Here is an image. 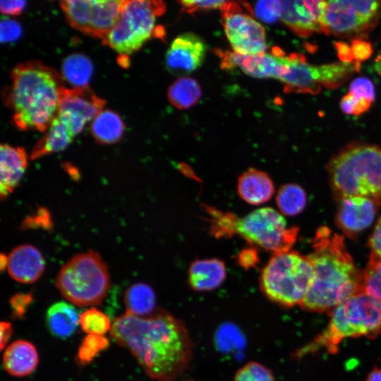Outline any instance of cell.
Masks as SVG:
<instances>
[{
  "instance_id": "cell-20",
  "label": "cell",
  "mask_w": 381,
  "mask_h": 381,
  "mask_svg": "<svg viewBox=\"0 0 381 381\" xmlns=\"http://www.w3.org/2000/svg\"><path fill=\"white\" fill-rule=\"evenodd\" d=\"M28 156L23 147L8 144L0 146V194L3 200L20 181L27 167Z\"/></svg>"
},
{
  "instance_id": "cell-47",
  "label": "cell",
  "mask_w": 381,
  "mask_h": 381,
  "mask_svg": "<svg viewBox=\"0 0 381 381\" xmlns=\"http://www.w3.org/2000/svg\"><path fill=\"white\" fill-rule=\"evenodd\" d=\"M365 381H381V368H375L368 375Z\"/></svg>"
},
{
  "instance_id": "cell-24",
  "label": "cell",
  "mask_w": 381,
  "mask_h": 381,
  "mask_svg": "<svg viewBox=\"0 0 381 381\" xmlns=\"http://www.w3.org/2000/svg\"><path fill=\"white\" fill-rule=\"evenodd\" d=\"M75 135L71 126L56 114L46 130L45 135L35 144L30 157L37 159L60 152L71 143Z\"/></svg>"
},
{
  "instance_id": "cell-14",
  "label": "cell",
  "mask_w": 381,
  "mask_h": 381,
  "mask_svg": "<svg viewBox=\"0 0 381 381\" xmlns=\"http://www.w3.org/2000/svg\"><path fill=\"white\" fill-rule=\"evenodd\" d=\"M105 101L89 87H64L61 92L57 115L71 126L75 135L85 124L103 110Z\"/></svg>"
},
{
  "instance_id": "cell-30",
  "label": "cell",
  "mask_w": 381,
  "mask_h": 381,
  "mask_svg": "<svg viewBox=\"0 0 381 381\" xmlns=\"http://www.w3.org/2000/svg\"><path fill=\"white\" fill-rule=\"evenodd\" d=\"M305 190L298 184L287 183L282 186L276 196L277 205L280 212L288 216L301 213L306 205Z\"/></svg>"
},
{
  "instance_id": "cell-36",
  "label": "cell",
  "mask_w": 381,
  "mask_h": 381,
  "mask_svg": "<svg viewBox=\"0 0 381 381\" xmlns=\"http://www.w3.org/2000/svg\"><path fill=\"white\" fill-rule=\"evenodd\" d=\"M372 104V102L365 98L348 92L341 99L339 107L344 114L357 116L366 112Z\"/></svg>"
},
{
  "instance_id": "cell-7",
  "label": "cell",
  "mask_w": 381,
  "mask_h": 381,
  "mask_svg": "<svg viewBox=\"0 0 381 381\" xmlns=\"http://www.w3.org/2000/svg\"><path fill=\"white\" fill-rule=\"evenodd\" d=\"M314 279L308 256L289 250L273 253L259 278L262 293L272 302L285 308L302 303Z\"/></svg>"
},
{
  "instance_id": "cell-37",
  "label": "cell",
  "mask_w": 381,
  "mask_h": 381,
  "mask_svg": "<svg viewBox=\"0 0 381 381\" xmlns=\"http://www.w3.org/2000/svg\"><path fill=\"white\" fill-rule=\"evenodd\" d=\"M349 92L363 97L373 102L375 99V87L373 82L365 77H358L351 81Z\"/></svg>"
},
{
  "instance_id": "cell-6",
  "label": "cell",
  "mask_w": 381,
  "mask_h": 381,
  "mask_svg": "<svg viewBox=\"0 0 381 381\" xmlns=\"http://www.w3.org/2000/svg\"><path fill=\"white\" fill-rule=\"evenodd\" d=\"M380 332L381 309L368 295L362 292L333 309L327 327L296 355L301 357L320 350L334 354L345 339L360 337L373 339Z\"/></svg>"
},
{
  "instance_id": "cell-10",
  "label": "cell",
  "mask_w": 381,
  "mask_h": 381,
  "mask_svg": "<svg viewBox=\"0 0 381 381\" xmlns=\"http://www.w3.org/2000/svg\"><path fill=\"white\" fill-rule=\"evenodd\" d=\"M360 68L361 64L356 62L313 65L303 55L292 53L283 56L279 80L288 92L315 95L320 92L322 87H339Z\"/></svg>"
},
{
  "instance_id": "cell-43",
  "label": "cell",
  "mask_w": 381,
  "mask_h": 381,
  "mask_svg": "<svg viewBox=\"0 0 381 381\" xmlns=\"http://www.w3.org/2000/svg\"><path fill=\"white\" fill-rule=\"evenodd\" d=\"M238 260L243 267L249 269L258 262V253L254 248L243 249L238 254Z\"/></svg>"
},
{
  "instance_id": "cell-38",
  "label": "cell",
  "mask_w": 381,
  "mask_h": 381,
  "mask_svg": "<svg viewBox=\"0 0 381 381\" xmlns=\"http://www.w3.org/2000/svg\"><path fill=\"white\" fill-rule=\"evenodd\" d=\"M350 49L353 61L359 64L368 59L373 53L372 45L363 38L353 39Z\"/></svg>"
},
{
  "instance_id": "cell-11",
  "label": "cell",
  "mask_w": 381,
  "mask_h": 381,
  "mask_svg": "<svg viewBox=\"0 0 381 381\" xmlns=\"http://www.w3.org/2000/svg\"><path fill=\"white\" fill-rule=\"evenodd\" d=\"M381 17V1H326L323 18L325 34L363 38Z\"/></svg>"
},
{
  "instance_id": "cell-48",
  "label": "cell",
  "mask_w": 381,
  "mask_h": 381,
  "mask_svg": "<svg viewBox=\"0 0 381 381\" xmlns=\"http://www.w3.org/2000/svg\"><path fill=\"white\" fill-rule=\"evenodd\" d=\"M374 68L375 71L381 76V53L375 59Z\"/></svg>"
},
{
  "instance_id": "cell-27",
  "label": "cell",
  "mask_w": 381,
  "mask_h": 381,
  "mask_svg": "<svg viewBox=\"0 0 381 381\" xmlns=\"http://www.w3.org/2000/svg\"><path fill=\"white\" fill-rule=\"evenodd\" d=\"M155 294L153 289L142 282L129 286L124 294V303L128 313L144 316L153 312L155 308Z\"/></svg>"
},
{
  "instance_id": "cell-31",
  "label": "cell",
  "mask_w": 381,
  "mask_h": 381,
  "mask_svg": "<svg viewBox=\"0 0 381 381\" xmlns=\"http://www.w3.org/2000/svg\"><path fill=\"white\" fill-rule=\"evenodd\" d=\"M364 292L381 309V258L371 253L363 271Z\"/></svg>"
},
{
  "instance_id": "cell-41",
  "label": "cell",
  "mask_w": 381,
  "mask_h": 381,
  "mask_svg": "<svg viewBox=\"0 0 381 381\" xmlns=\"http://www.w3.org/2000/svg\"><path fill=\"white\" fill-rule=\"evenodd\" d=\"M31 301L32 296L30 294H17L14 295L10 300L13 315L15 318L22 317Z\"/></svg>"
},
{
  "instance_id": "cell-12",
  "label": "cell",
  "mask_w": 381,
  "mask_h": 381,
  "mask_svg": "<svg viewBox=\"0 0 381 381\" xmlns=\"http://www.w3.org/2000/svg\"><path fill=\"white\" fill-rule=\"evenodd\" d=\"M121 0H66L60 6L74 28L103 40L121 13Z\"/></svg>"
},
{
  "instance_id": "cell-9",
  "label": "cell",
  "mask_w": 381,
  "mask_h": 381,
  "mask_svg": "<svg viewBox=\"0 0 381 381\" xmlns=\"http://www.w3.org/2000/svg\"><path fill=\"white\" fill-rule=\"evenodd\" d=\"M165 10L160 1L125 0L116 23L102 40L121 55L138 51L155 34L157 18Z\"/></svg>"
},
{
  "instance_id": "cell-40",
  "label": "cell",
  "mask_w": 381,
  "mask_h": 381,
  "mask_svg": "<svg viewBox=\"0 0 381 381\" xmlns=\"http://www.w3.org/2000/svg\"><path fill=\"white\" fill-rule=\"evenodd\" d=\"M227 1H181L180 4L187 12L198 10H210L220 8L222 11L228 5Z\"/></svg>"
},
{
  "instance_id": "cell-45",
  "label": "cell",
  "mask_w": 381,
  "mask_h": 381,
  "mask_svg": "<svg viewBox=\"0 0 381 381\" xmlns=\"http://www.w3.org/2000/svg\"><path fill=\"white\" fill-rule=\"evenodd\" d=\"M335 47L338 53L339 58L341 62L352 63L353 61L350 49V44L345 42H338L335 43Z\"/></svg>"
},
{
  "instance_id": "cell-4",
  "label": "cell",
  "mask_w": 381,
  "mask_h": 381,
  "mask_svg": "<svg viewBox=\"0 0 381 381\" xmlns=\"http://www.w3.org/2000/svg\"><path fill=\"white\" fill-rule=\"evenodd\" d=\"M327 170L337 200L352 196L381 200V146L349 143L333 155Z\"/></svg>"
},
{
  "instance_id": "cell-13",
  "label": "cell",
  "mask_w": 381,
  "mask_h": 381,
  "mask_svg": "<svg viewBox=\"0 0 381 381\" xmlns=\"http://www.w3.org/2000/svg\"><path fill=\"white\" fill-rule=\"evenodd\" d=\"M229 1L222 11L225 34L234 52L241 55L265 53L267 49L265 28Z\"/></svg>"
},
{
  "instance_id": "cell-34",
  "label": "cell",
  "mask_w": 381,
  "mask_h": 381,
  "mask_svg": "<svg viewBox=\"0 0 381 381\" xmlns=\"http://www.w3.org/2000/svg\"><path fill=\"white\" fill-rule=\"evenodd\" d=\"M234 381H274V377L272 370L264 365L250 361L236 371Z\"/></svg>"
},
{
  "instance_id": "cell-5",
  "label": "cell",
  "mask_w": 381,
  "mask_h": 381,
  "mask_svg": "<svg viewBox=\"0 0 381 381\" xmlns=\"http://www.w3.org/2000/svg\"><path fill=\"white\" fill-rule=\"evenodd\" d=\"M211 231L216 237L238 234L253 246L273 253L290 250L298 227H288L284 217L272 207L257 209L243 217L208 207Z\"/></svg>"
},
{
  "instance_id": "cell-2",
  "label": "cell",
  "mask_w": 381,
  "mask_h": 381,
  "mask_svg": "<svg viewBox=\"0 0 381 381\" xmlns=\"http://www.w3.org/2000/svg\"><path fill=\"white\" fill-rule=\"evenodd\" d=\"M312 252L307 255L314 279L300 304L306 311L331 312L349 298L364 292L363 272L355 265L344 238L326 226L316 231Z\"/></svg>"
},
{
  "instance_id": "cell-16",
  "label": "cell",
  "mask_w": 381,
  "mask_h": 381,
  "mask_svg": "<svg viewBox=\"0 0 381 381\" xmlns=\"http://www.w3.org/2000/svg\"><path fill=\"white\" fill-rule=\"evenodd\" d=\"M337 202L335 223L349 238H356L371 225L381 204L380 200L359 196L344 198Z\"/></svg>"
},
{
  "instance_id": "cell-19",
  "label": "cell",
  "mask_w": 381,
  "mask_h": 381,
  "mask_svg": "<svg viewBox=\"0 0 381 381\" xmlns=\"http://www.w3.org/2000/svg\"><path fill=\"white\" fill-rule=\"evenodd\" d=\"M7 270L16 281L30 284L36 282L44 272L45 262L40 251L30 244L20 245L7 257Z\"/></svg>"
},
{
  "instance_id": "cell-33",
  "label": "cell",
  "mask_w": 381,
  "mask_h": 381,
  "mask_svg": "<svg viewBox=\"0 0 381 381\" xmlns=\"http://www.w3.org/2000/svg\"><path fill=\"white\" fill-rule=\"evenodd\" d=\"M109 345V339L103 335L87 334L82 341L77 355L76 362L80 365L90 363L100 352Z\"/></svg>"
},
{
  "instance_id": "cell-25",
  "label": "cell",
  "mask_w": 381,
  "mask_h": 381,
  "mask_svg": "<svg viewBox=\"0 0 381 381\" xmlns=\"http://www.w3.org/2000/svg\"><path fill=\"white\" fill-rule=\"evenodd\" d=\"M79 318L80 315L72 305L61 301L49 308L46 322L52 334L64 339L75 332L79 325Z\"/></svg>"
},
{
  "instance_id": "cell-49",
  "label": "cell",
  "mask_w": 381,
  "mask_h": 381,
  "mask_svg": "<svg viewBox=\"0 0 381 381\" xmlns=\"http://www.w3.org/2000/svg\"><path fill=\"white\" fill-rule=\"evenodd\" d=\"M185 381H197V380H193V379H188V380H185Z\"/></svg>"
},
{
  "instance_id": "cell-1",
  "label": "cell",
  "mask_w": 381,
  "mask_h": 381,
  "mask_svg": "<svg viewBox=\"0 0 381 381\" xmlns=\"http://www.w3.org/2000/svg\"><path fill=\"white\" fill-rule=\"evenodd\" d=\"M110 333L157 381H176L193 358V344L185 324L163 308L144 316L125 313L115 318Z\"/></svg>"
},
{
  "instance_id": "cell-15",
  "label": "cell",
  "mask_w": 381,
  "mask_h": 381,
  "mask_svg": "<svg viewBox=\"0 0 381 381\" xmlns=\"http://www.w3.org/2000/svg\"><path fill=\"white\" fill-rule=\"evenodd\" d=\"M282 22L295 34L308 37L316 32L325 33L323 18L326 1H282Z\"/></svg>"
},
{
  "instance_id": "cell-44",
  "label": "cell",
  "mask_w": 381,
  "mask_h": 381,
  "mask_svg": "<svg viewBox=\"0 0 381 381\" xmlns=\"http://www.w3.org/2000/svg\"><path fill=\"white\" fill-rule=\"evenodd\" d=\"M25 1H0V10L6 15L16 16L20 13L25 8Z\"/></svg>"
},
{
  "instance_id": "cell-28",
  "label": "cell",
  "mask_w": 381,
  "mask_h": 381,
  "mask_svg": "<svg viewBox=\"0 0 381 381\" xmlns=\"http://www.w3.org/2000/svg\"><path fill=\"white\" fill-rule=\"evenodd\" d=\"M92 73V62L83 54H72L63 61L61 75L73 87H87Z\"/></svg>"
},
{
  "instance_id": "cell-46",
  "label": "cell",
  "mask_w": 381,
  "mask_h": 381,
  "mask_svg": "<svg viewBox=\"0 0 381 381\" xmlns=\"http://www.w3.org/2000/svg\"><path fill=\"white\" fill-rule=\"evenodd\" d=\"M0 348L1 350H3L12 334V324L8 321H1L0 323Z\"/></svg>"
},
{
  "instance_id": "cell-22",
  "label": "cell",
  "mask_w": 381,
  "mask_h": 381,
  "mask_svg": "<svg viewBox=\"0 0 381 381\" xmlns=\"http://www.w3.org/2000/svg\"><path fill=\"white\" fill-rule=\"evenodd\" d=\"M38 363L36 347L26 340L14 341L6 348L3 354L6 371L15 377L29 375L36 369Z\"/></svg>"
},
{
  "instance_id": "cell-8",
  "label": "cell",
  "mask_w": 381,
  "mask_h": 381,
  "mask_svg": "<svg viewBox=\"0 0 381 381\" xmlns=\"http://www.w3.org/2000/svg\"><path fill=\"white\" fill-rule=\"evenodd\" d=\"M56 285L66 300L83 307L99 304L106 297L111 282L99 254L88 250L74 255L61 268Z\"/></svg>"
},
{
  "instance_id": "cell-21",
  "label": "cell",
  "mask_w": 381,
  "mask_h": 381,
  "mask_svg": "<svg viewBox=\"0 0 381 381\" xmlns=\"http://www.w3.org/2000/svg\"><path fill=\"white\" fill-rule=\"evenodd\" d=\"M226 277L225 265L217 258L198 259L192 262L188 272V284L195 291H210L219 288Z\"/></svg>"
},
{
  "instance_id": "cell-3",
  "label": "cell",
  "mask_w": 381,
  "mask_h": 381,
  "mask_svg": "<svg viewBox=\"0 0 381 381\" xmlns=\"http://www.w3.org/2000/svg\"><path fill=\"white\" fill-rule=\"evenodd\" d=\"M64 78L40 61L18 64L11 71L6 104L13 111V122L21 130L46 131L57 114Z\"/></svg>"
},
{
  "instance_id": "cell-42",
  "label": "cell",
  "mask_w": 381,
  "mask_h": 381,
  "mask_svg": "<svg viewBox=\"0 0 381 381\" xmlns=\"http://www.w3.org/2000/svg\"><path fill=\"white\" fill-rule=\"evenodd\" d=\"M368 246L372 253L381 258V216L375 224L368 241Z\"/></svg>"
},
{
  "instance_id": "cell-26",
  "label": "cell",
  "mask_w": 381,
  "mask_h": 381,
  "mask_svg": "<svg viewBox=\"0 0 381 381\" xmlns=\"http://www.w3.org/2000/svg\"><path fill=\"white\" fill-rule=\"evenodd\" d=\"M124 131V123L116 112L103 109L91 121L90 132L101 144H112L119 141Z\"/></svg>"
},
{
  "instance_id": "cell-18",
  "label": "cell",
  "mask_w": 381,
  "mask_h": 381,
  "mask_svg": "<svg viewBox=\"0 0 381 381\" xmlns=\"http://www.w3.org/2000/svg\"><path fill=\"white\" fill-rule=\"evenodd\" d=\"M284 55L278 47H274L272 53L265 52L256 55L227 52L222 58V64L224 68H238L253 78L279 80Z\"/></svg>"
},
{
  "instance_id": "cell-32",
  "label": "cell",
  "mask_w": 381,
  "mask_h": 381,
  "mask_svg": "<svg viewBox=\"0 0 381 381\" xmlns=\"http://www.w3.org/2000/svg\"><path fill=\"white\" fill-rule=\"evenodd\" d=\"M79 325L81 329L88 334L103 336L111 331L112 326L109 317L96 308H90L80 313Z\"/></svg>"
},
{
  "instance_id": "cell-39",
  "label": "cell",
  "mask_w": 381,
  "mask_h": 381,
  "mask_svg": "<svg viewBox=\"0 0 381 381\" xmlns=\"http://www.w3.org/2000/svg\"><path fill=\"white\" fill-rule=\"evenodd\" d=\"M1 41L8 42L18 39L21 28L18 22L8 17H3L0 23Z\"/></svg>"
},
{
  "instance_id": "cell-29",
  "label": "cell",
  "mask_w": 381,
  "mask_h": 381,
  "mask_svg": "<svg viewBox=\"0 0 381 381\" xmlns=\"http://www.w3.org/2000/svg\"><path fill=\"white\" fill-rule=\"evenodd\" d=\"M202 90L195 79L181 77L171 85L168 99L175 107L183 109L195 105L200 99Z\"/></svg>"
},
{
  "instance_id": "cell-23",
  "label": "cell",
  "mask_w": 381,
  "mask_h": 381,
  "mask_svg": "<svg viewBox=\"0 0 381 381\" xmlns=\"http://www.w3.org/2000/svg\"><path fill=\"white\" fill-rule=\"evenodd\" d=\"M237 192L246 202L258 205L267 202L272 197L274 187L267 173L253 168L239 176Z\"/></svg>"
},
{
  "instance_id": "cell-35",
  "label": "cell",
  "mask_w": 381,
  "mask_h": 381,
  "mask_svg": "<svg viewBox=\"0 0 381 381\" xmlns=\"http://www.w3.org/2000/svg\"><path fill=\"white\" fill-rule=\"evenodd\" d=\"M255 16L267 23L276 22L282 16V1H258L254 6Z\"/></svg>"
},
{
  "instance_id": "cell-17",
  "label": "cell",
  "mask_w": 381,
  "mask_h": 381,
  "mask_svg": "<svg viewBox=\"0 0 381 381\" xmlns=\"http://www.w3.org/2000/svg\"><path fill=\"white\" fill-rule=\"evenodd\" d=\"M207 52L204 40L193 32L177 36L165 54V66L175 75L188 74L202 64Z\"/></svg>"
}]
</instances>
